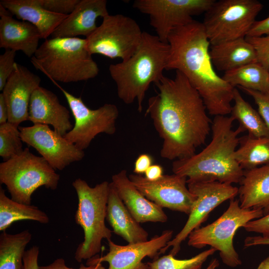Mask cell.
Masks as SVG:
<instances>
[{
	"mask_svg": "<svg viewBox=\"0 0 269 269\" xmlns=\"http://www.w3.org/2000/svg\"><path fill=\"white\" fill-rule=\"evenodd\" d=\"M239 145L235 157L244 170L269 165V136L247 134L240 137Z\"/></svg>",
	"mask_w": 269,
	"mask_h": 269,
	"instance_id": "27",
	"label": "cell"
},
{
	"mask_svg": "<svg viewBox=\"0 0 269 269\" xmlns=\"http://www.w3.org/2000/svg\"><path fill=\"white\" fill-rule=\"evenodd\" d=\"M209 53L213 66L224 72L257 62L255 50L246 37L211 45Z\"/></svg>",
	"mask_w": 269,
	"mask_h": 269,
	"instance_id": "25",
	"label": "cell"
},
{
	"mask_svg": "<svg viewBox=\"0 0 269 269\" xmlns=\"http://www.w3.org/2000/svg\"><path fill=\"white\" fill-rule=\"evenodd\" d=\"M169 53L168 43L162 42L156 35L143 31L136 50L129 59L109 65L119 98L126 104L136 100L137 111L140 113L150 84L163 76Z\"/></svg>",
	"mask_w": 269,
	"mask_h": 269,
	"instance_id": "4",
	"label": "cell"
},
{
	"mask_svg": "<svg viewBox=\"0 0 269 269\" xmlns=\"http://www.w3.org/2000/svg\"><path fill=\"white\" fill-rule=\"evenodd\" d=\"M231 116H215L211 125L212 139L198 153L175 160L173 173L185 177L188 181H214L240 183L244 170L235 157L242 127L233 129Z\"/></svg>",
	"mask_w": 269,
	"mask_h": 269,
	"instance_id": "3",
	"label": "cell"
},
{
	"mask_svg": "<svg viewBox=\"0 0 269 269\" xmlns=\"http://www.w3.org/2000/svg\"><path fill=\"white\" fill-rule=\"evenodd\" d=\"M32 238L28 230L0 235V269H22L25 249Z\"/></svg>",
	"mask_w": 269,
	"mask_h": 269,
	"instance_id": "28",
	"label": "cell"
},
{
	"mask_svg": "<svg viewBox=\"0 0 269 269\" xmlns=\"http://www.w3.org/2000/svg\"><path fill=\"white\" fill-rule=\"evenodd\" d=\"M263 216V210L244 209L240 207L239 200L231 199L228 209L217 220L190 233L188 245L197 249L209 246L219 252L224 264L237 267L242 261L233 245L236 231L248 222Z\"/></svg>",
	"mask_w": 269,
	"mask_h": 269,
	"instance_id": "7",
	"label": "cell"
},
{
	"mask_svg": "<svg viewBox=\"0 0 269 269\" xmlns=\"http://www.w3.org/2000/svg\"><path fill=\"white\" fill-rule=\"evenodd\" d=\"M20 220H31L47 224L49 218L37 207L21 203L8 198L4 190L0 188V231H5L13 223Z\"/></svg>",
	"mask_w": 269,
	"mask_h": 269,
	"instance_id": "26",
	"label": "cell"
},
{
	"mask_svg": "<svg viewBox=\"0 0 269 269\" xmlns=\"http://www.w3.org/2000/svg\"><path fill=\"white\" fill-rule=\"evenodd\" d=\"M18 127L8 122L0 125V156L4 161L20 154L24 150Z\"/></svg>",
	"mask_w": 269,
	"mask_h": 269,
	"instance_id": "32",
	"label": "cell"
},
{
	"mask_svg": "<svg viewBox=\"0 0 269 269\" xmlns=\"http://www.w3.org/2000/svg\"><path fill=\"white\" fill-rule=\"evenodd\" d=\"M69 110L52 91L39 86L33 93L29 107V121L33 124L50 125L64 136L73 128Z\"/></svg>",
	"mask_w": 269,
	"mask_h": 269,
	"instance_id": "18",
	"label": "cell"
},
{
	"mask_svg": "<svg viewBox=\"0 0 269 269\" xmlns=\"http://www.w3.org/2000/svg\"><path fill=\"white\" fill-rule=\"evenodd\" d=\"M16 51L5 49L0 55V91H2L6 81L14 68Z\"/></svg>",
	"mask_w": 269,
	"mask_h": 269,
	"instance_id": "34",
	"label": "cell"
},
{
	"mask_svg": "<svg viewBox=\"0 0 269 269\" xmlns=\"http://www.w3.org/2000/svg\"><path fill=\"white\" fill-rule=\"evenodd\" d=\"M257 245H269V237L262 236H249L244 241L245 248Z\"/></svg>",
	"mask_w": 269,
	"mask_h": 269,
	"instance_id": "43",
	"label": "cell"
},
{
	"mask_svg": "<svg viewBox=\"0 0 269 269\" xmlns=\"http://www.w3.org/2000/svg\"><path fill=\"white\" fill-rule=\"evenodd\" d=\"M252 97L258 108V113L269 130V91L261 92L242 89Z\"/></svg>",
	"mask_w": 269,
	"mask_h": 269,
	"instance_id": "35",
	"label": "cell"
},
{
	"mask_svg": "<svg viewBox=\"0 0 269 269\" xmlns=\"http://www.w3.org/2000/svg\"><path fill=\"white\" fill-rule=\"evenodd\" d=\"M152 157L146 153L140 154L134 163V172L136 174L141 175L152 164Z\"/></svg>",
	"mask_w": 269,
	"mask_h": 269,
	"instance_id": "41",
	"label": "cell"
},
{
	"mask_svg": "<svg viewBox=\"0 0 269 269\" xmlns=\"http://www.w3.org/2000/svg\"><path fill=\"white\" fill-rule=\"evenodd\" d=\"M129 177L143 196L160 207L190 214L196 196L189 191L186 177L174 173L163 174L155 181L136 174Z\"/></svg>",
	"mask_w": 269,
	"mask_h": 269,
	"instance_id": "15",
	"label": "cell"
},
{
	"mask_svg": "<svg viewBox=\"0 0 269 269\" xmlns=\"http://www.w3.org/2000/svg\"><path fill=\"white\" fill-rule=\"evenodd\" d=\"M0 48L21 51L31 58L41 39L38 30L28 22L14 18L0 4Z\"/></svg>",
	"mask_w": 269,
	"mask_h": 269,
	"instance_id": "20",
	"label": "cell"
},
{
	"mask_svg": "<svg viewBox=\"0 0 269 269\" xmlns=\"http://www.w3.org/2000/svg\"><path fill=\"white\" fill-rule=\"evenodd\" d=\"M142 32L132 17L122 14H109L103 18L102 23L85 39L92 55L98 54L126 60L136 50Z\"/></svg>",
	"mask_w": 269,
	"mask_h": 269,
	"instance_id": "10",
	"label": "cell"
},
{
	"mask_svg": "<svg viewBox=\"0 0 269 269\" xmlns=\"http://www.w3.org/2000/svg\"><path fill=\"white\" fill-rule=\"evenodd\" d=\"M172 230H167L146 242L125 246L116 244L109 240L108 253L103 257L88 260L87 265L106 262L109 264L107 269H149L147 264L142 261L146 257H157L172 239Z\"/></svg>",
	"mask_w": 269,
	"mask_h": 269,
	"instance_id": "16",
	"label": "cell"
},
{
	"mask_svg": "<svg viewBox=\"0 0 269 269\" xmlns=\"http://www.w3.org/2000/svg\"><path fill=\"white\" fill-rule=\"evenodd\" d=\"M219 266V263L217 259H213L209 263L206 269H216Z\"/></svg>",
	"mask_w": 269,
	"mask_h": 269,
	"instance_id": "46",
	"label": "cell"
},
{
	"mask_svg": "<svg viewBox=\"0 0 269 269\" xmlns=\"http://www.w3.org/2000/svg\"><path fill=\"white\" fill-rule=\"evenodd\" d=\"M222 78L234 88L261 92L269 91V72L258 62L225 72Z\"/></svg>",
	"mask_w": 269,
	"mask_h": 269,
	"instance_id": "29",
	"label": "cell"
},
{
	"mask_svg": "<svg viewBox=\"0 0 269 269\" xmlns=\"http://www.w3.org/2000/svg\"><path fill=\"white\" fill-rule=\"evenodd\" d=\"M30 61L33 67L52 81L66 83L87 81L96 77L99 72L85 38L45 39Z\"/></svg>",
	"mask_w": 269,
	"mask_h": 269,
	"instance_id": "5",
	"label": "cell"
},
{
	"mask_svg": "<svg viewBox=\"0 0 269 269\" xmlns=\"http://www.w3.org/2000/svg\"><path fill=\"white\" fill-rule=\"evenodd\" d=\"M109 14L106 0H80L74 10L57 27L52 38L90 35L97 28L96 20Z\"/></svg>",
	"mask_w": 269,
	"mask_h": 269,
	"instance_id": "21",
	"label": "cell"
},
{
	"mask_svg": "<svg viewBox=\"0 0 269 269\" xmlns=\"http://www.w3.org/2000/svg\"><path fill=\"white\" fill-rule=\"evenodd\" d=\"M8 120V109L3 96L0 94V125L5 124Z\"/></svg>",
	"mask_w": 269,
	"mask_h": 269,
	"instance_id": "44",
	"label": "cell"
},
{
	"mask_svg": "<svg viewBox=\"0 0 269 269\" xmlns=\"http://www.w3.org/2000/svg\"><path fill=\"white\" fill-rule=\"evenodd\" d=\"M72 185L78 200L75 219L84 233V241L78 246L74 256L81 263L100 253L103 239H111L112 231L105 224L110 183L105 181L92 187L77 178Z\"/></svg>",
	"mask_w": 269,
	"mask_h": 269,
	"instance_id": "6",
	"label": "cell"
},
{
	"mask_svg": "<svg viewBox=\"0 0 269 269\" xmlns=\"http://www.w3.org/2000/svg\"><path fill=\"white\" fill-rule=\"evenodd\" d=\"M39 249L33 246L25 251L23 259L22 269H39L38 264Z\"/></svg>",
	"mask_w": 269,
	"mask_h": 269,
	"instance_id": "38",
	"label": "cell"
},
{
	"mask_svg": "<svg viewBox=\"0 0 269 269\" xmlns=\"http://www.w3.org/2000/svg\"><path fill=\"white\" fill-rule=\"evenodd\" d=\"M154 84L158 92L148 99L145 115L163 140L161 157L177 160L192 156L211 130L203 100L179 71L174 78L163 75Z\"/></svg>",
	"mask_w": 269,
	"mask_h": 269,
	"instance_id": "1",
	"label": "cell"
},
{
	"mask_svg": "<svg viewBox=\"0 0 269 269\" xmlns=\"http://www.w3.org/2000/svg\"><path fill=\"white\" fill-rule=\"evenodd\" d=\"M18 129L22 141L35 148L55 170H62L71 163L82 160L85 155L84 150L48 125L33 124Z\"/></svg>",
	"mask_w": 269,
	"mask_h": 269,
	"instance_id": "14",
	"label": "cell"
},
{
	"mask_svg": "<svg viewBox=\"0 0 269 269\" xmlns=\"http://www.w3.org/2000/svg\"><path fill=\"white\" fill-rule=\"evenodd\" d=\"M238 188L239 203L244 209H261L269 213V165L244 170Z\"/></svg>",
	"mask_w": 269,
	"mask_h": 269,
	"instance_id": "24",
	"label": "cell"
},
{
	"mask_svg": "<svg viewBox=\"0 0 269 269\" xmlns=\"http://www.w3.org/2000/svg\"><path fill=\"white\" fill-rule=\"evenodd\" d=\"M231 117L239 123V126L249 135L261 137L269 136V130L258 112L242 96L238 89L234 88Z\"/></svg>",
	"mask_w": 269,
	"mask_h": 269,
	"instance_id": "30",
	"label": "cell"
},
{
	"mask_svg": "<svg viewBox=\"0 0 269 269\" xmlns=\"http://www.w3.org/2000/svg\"><path fill=\"white\" fill-rule=\"evenodd\" d=\"M145 177L150 181H155L163 175V169L159 164H152L145 172Z\"/></svg>",
	"mask_w": 269,
	"mask_h": 269,
	"instance_id": "42",
	"label": "cell"
},
{
	"mask_svg": "<svg viewBox=\"0 0 269 269\" xmlns=\"http://www.w3.org/2000/svg\"><path fill=\"white\" fill-rule=\"evenodd\" d=\"M106 219L113 232L128 244L139 243L148 240L147 232L129 212L112 182L110 183Z\"/></svg>",
	"mask_w": 269,
	"mask_h": 269,
	"instance_id": "23",
	"label": "cell"
},
{
	"mask_svg": "<svg viewBox=\"0 0 269 269\" xmlns=\"http://www.w3.org/2000/svg\"><path fill=\"white\" fill-rule=\"evenodd\" d=\"M170 53L166 70L181 72L201 97L208 113L231 114L234 88L216 72L210 56V42L202 22L174 29L168 37Z\"/></svg>",
	"mask_w": 269,
	"mask_h": 269,
	"instance_id": "2",
	"label": "cell"
},
{
	"mask_svg": "<svg viewBox=\"0 0 269 269\" xmlns=\"http://www.w3.org/2000/svg\"><path fill=\"white\" fill-rule=\"evenodd\" d=\"M42 6L57 14H69L75 8L80 0H39Z\"/></svg>",
	"mask_w": 269,
	"mask_h": 269,
	"instance_id": "36",
	"label": "cell"
},
{
	"mask_svg": "<svg viewBox=\"0 0 269 269\" xmlns=\"http://www.w3.org/2000/svg\"><path fill=\"white\" fill-rule=\"evenodd\" d=\"M39 269H106L101 263L84 266L81 264L79 268L73 269L68 267L63 258H58L48 265L39 266Z\"/></svg>",
	"mask_w": 269,
	"mask_h": 269,
	"instance_id": "39",
	"label": "cell"
},
{
	"mask_svg": "<svg viewBox=\"0 0 269 269\" xmlns=\"http://www.w3.org/2000/svg\"><path fill=\"white\" fill-rule=\"evenodd\" d=\"M187 184L189 191L196 196V200L183 228L160 251L159 254L172 247L169 254L175 256L180 250L181 243L192 231L200 227L211 212L224 201L234 199L238 194V188L230 183L217 181H187Z\"/></svg>",
	"mask_w": 269,
	"mask_h": 269,
	"instance_id": "13",
	"label": "cell"
},
{
	"mask_svg": "<svg viewBox=\"0 0 269 269\" xmlns=\"http://www.w3.org/2000/svg\"><path fill=\"white\" fill-rule=\"evenodd\" d=\"M216 250L210 248L188 259H177L172 254L164 255L147 263L149 269H202V267L209 257Z\"/></svg>",
	"mask_w": 269,
	"mask_h": 269,
	"instance_id": "31",
	"label": "cell"
},
{
	"mask_svg": "<svg viewBox=\"0 0 269 269\" xmlns=\"http://www.w3.org/2000/svg\"><path fill=\"white\" fill-rule=\"evenodd\" d=\"M263 7L257 0H215L202 22L210 45L246 37Z\"/></svg>",
	"mask_w": 269,
	"mask_h": 269,
	"instance_id": "9",
	"label": "cell"
},
{
	"mask_svg": "<svg viewBox=\"0 0 269 269\" xmlns=\"http://www.w3.org/2000/svg\"><path fill=\"white\" fill-rule=\"evenodd\" d=\"M268 34H269V16L261 20H256L247 36H261Z\"/></svg>",
	"mask_w": 269,
	"mask_h": 269,
	"instance_id": "40",
	"label": "cell"
},
{
	"mask_svg": "<svg viewBox=\"0 0 269 269\" xmlns=\"http://www.w3.org/2000/svg\"><path fill=\"white\" fill-rule=\"evenodd\" d=\"M60 176L42 157L31 153L28 147L19 154L0 163V182L4 184L15 201L31 205V196L44 186L55 190Z\"/></svg>",
	"mask_w": 269,
	"mask_h": 269,
	"instance_id": "8",
	"label": "cell"
},
{
	"mask_svg": "<svg viewBox=\"0 0 269 269\" xmlns=\"http://www.w3.org/2000/svg\"><path fill=\"white\" fill-rule=\"evenodd\" d=\"M243 228L247 232L257 233L262 234V236L269 237V213L248 222Z\"/></svg>",
	"mask_w": 269,
	"mask_h": 269,
	"instance_id": "37",
	"label": "cell"
},
{
	"mask_svg": "<svg viewBox=\"0 0 269 269\" xmlns=\"http://www.w3.org/2000/svg\"><path fill=\"white\" fill-rule=\"evenodd\" d=\"M62 92L75 123L72 130L64 136L82 150L86 149L98 134H113L116 131V121L119 111L112 104H105L97 109L89 108L80 97L72 95L52 81Z\"/></svg>",
	"mask_w": 269,
	"mask_h": 269,
	"instance_id": "11",
	"label": "cell"
},
{
	"mask_svg": "<svg viewBox=\"0 0 269 269\" xmlns=\"http://www.w3.org/2000/svg\"><path fill=\"white\" fill-rule=\"evenodd\" d=\"M214 0H135L133 7L147 15L156 35L168 43L175 29L191 22L194 15L205 13Z\"/></svg>",
	"mask_w": 269,
	"mask_h": 269,
	"instance_id": "12",
	"label": "cell"
},
{
	"mask_svg": "<svg viewBox=\"0 0 269 269\" xmlns=\"http://www.w3.org/2000/svg\"><path fill=\"white\" fill-rule=\"evenodd\" d=\"M246 39L255 50L257 62L269 72V34L261 36H246Z\"/></svg>",
	"mask_w": 269,
	"mask_h": 269,
	"instance_id": "33",
	"label": "cell"
},
{
	"mask_svg": "<svg viewBox=\"0 0 269 269\" xmlns=\"http://www.w3.org/2000/svg\"><path fill=\"white\" fill-rule=\"evenodd\" d=\"M0 4L18 19L35 26L41 39H47L69 15L48 11L39 0H0Z\"/></svg>",
	"mask_w": 269,
	"mask_h": 269,
	"instance_id": "22",
	"label": "cell"
},
{
	"mask_svg": "<svg viewBox=\"0 0 269 269\" xmlns=\"http://www.w3.org/2000/svg\"><path fill=\"white\" fill-rule=\"evenodd\" d=\"M112 183L129 212L139 223H164L168 217L162 208L143 196L133 184L125 169L114 174Z\"/></svg>",
	"mask_w": 269,
	"mask_h": 269,
	"instance_id": "19",
	"label": "cell"
},
{
	"mask_svg": "<svg viewBox=\"0 0 269 269\" xmlns=\"http://www.w3.org/2000/svg\"><path fill=\"white\" fill-rule=\"evenodd\" d=\"M257 269H269V256L260 263Z\"/></svg>",
	"mask_w": 269,
	"mask_h": 269,
	"instance_id": "45",
	"label": "cell"
},
{
	"mask_svg": "<svg viewBox=\"0 0 269 269\" xmlns=\"http://www.w3.org/2000/svg\"><path fill=\"white\" fill-rule=\"evenodd\" d=\"M40 82L39 76L15 63L2 91L8 109V122L19 127L20 123L29 120L30 99Z\"/></svg>",
	"mask_w": 269,
	"mask_h": 269,
	"instance_id": "17",
	"label": "cell"
}]
</instances>
